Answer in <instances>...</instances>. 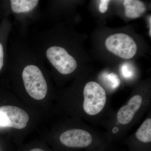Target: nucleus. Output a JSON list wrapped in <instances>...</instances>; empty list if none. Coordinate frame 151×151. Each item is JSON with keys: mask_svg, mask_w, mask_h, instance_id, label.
Instances as JSON below:
<instances>
[{"mask_svg": "<svg viewBox=\"0 0 151 151\" xmlns=\"http://www.w3.org/2000/svg\"><path fill=\"white\" fill-rule=\"evenodd\" d=\"M110 1L109 0H102L100 1L99 5V10L101 13H105L108 9V4Z\"/></svg>", "mask_w": 151, "mask_h": 151, "instance_id": "obj_13", "label": "nucleus"}, {"mask_svg": "<svg viewBox=\"0 0 151 151\" xmlns=\"http://www.w3.org/2000/svg\"><path fill=\"white\" fill-rule=\"evenodd\" d=\"M29 120L28 114L21 108L11 105L0 107V127L21 129Z\"/></svg>", "mask_w": 151, "mask_h": 151, "instance_id": "obj_5", "label": "nucleus"}, {"mask_svg": "<svg viewBox=\"0 0 151 151\" xmlns=\"http://www.w3.org/2000/svg\"><path fill=\"white\" fill-rule=\"evenodd\" d=\"M135 137L138 140L145 143L151 141V119H146L137 130Z\"/></svg>", "mask_w": 151, "mask_h": 151, "instance_id": "obj_10", "label": "nucleus"}, {"mask_svg": "<svg viewBox=\"0 0 151 151\" xmlns=\"http://www.w3.org/2000/svg\"><path fill=\"white\" fill-rule=\"evenodd\" d=\"M60 142L66 147L72 148H84L92 143L93 138L90 133L81 129L67 130L60 135Z\"/></svg>", "mask_w": 151, "mask_h": 151, "instance_id": "obj_6", "label": "nucleus"}, {"mask_svg": "<svg viewBox=\"0 0 151 151\" xmlns=\"http://www.w3.org/2000/svg\"><path fill=\"white\" fill-rule=\"evenodd\" d=\"M83 108L87 115L94 116L101 113L106 104V92L100 84L89 81L85 84L83 90Z\"/></svg>", "mask_w": 151, "mask_h": 151, "instance_id": "obj_3", "label": "nucleus"}, {"mask_svg": "<svg viewBox=\"0 0 151 151\" xmlns=\"http://www.w3.org/2000/svg\"><path fill=\"white\" fill-rule=\"evenodd\" d=\"M19 78L24 91L33 99H44L49 90L46 65L33 45L20 40L10 42L6 66Z\"/></svg>", "mask_w": 151, "mask_h": 151, "instance_id": "obj_1", "label": "nucleus"}, {"mask_svg": "<svg viewBox=\"0 0 151 151\" xmlns=\"http://www.w3.org/2000/svg\"><path fill=\"white\" fill-rule=\"evenodd\" d=\"M12 29V25L9 17H2L0 22V72L6 64L8 41Z\"/></svg>", "mask_w": 151, "mask_h": 151, "instance_id": "obj_8", "label": "nucleus"}, {"mask_svg": "<svg viewBox=\"0 0 151 151\" xmlns=\"http://www.w3.org/2000/svg\"><path fill=\"white\" fill-rule=\"evenodd\" d=\"M108 80L111 82L112 88L113 89L117 88L120 84V80L118 76L115 73H112L109 74L108 76Z\"/></svg>", "mask_w": 151, "mask_h": 151, "instance_id": "obj_11", "label": "nucleus"}, {"mask_svg": "<svg viewBox=\"0 0 151 151\" xmlns=\"http://www.w3.org/2000/svg\"><path fill=\"white\" fill-rule=\"evenodd\" d=\"M105 46L115 55L124 59H130L137 53V44L130 36L117 33L110 36L105 40Z\"/></svg>", "mask_w": 151, "mask_h": 151, "instance_id": "obj_4", "label": "nucleus"}, {"mask_svg": "<svg viewBox=\"0 0 151 151\" xmlns=\"http://www.w3.org/2000/svg\"><path fill=\"white\" fill-rule=\"evenodd\" d=\"M29 151H44L43 150H42L40 149H33L32 150H31Z\"/></svg>", "mask_w": 151, "mask_h": 151, "instance_id": "obj_15", "label": "nucleus"}, {"mask_svg": "<svg viewBox=\"0 0 151 151\" xmlns=\"http://www.w3.org/2000/svg\"><path fill=\"white\" fill-rule=\"evenodd\" d=\"M149 24H150V36H151V16H150V18H149Z\"/></svg>", "mask_w": 151, "mask_h": 151, "instance_id": "obj_14", "label": "nucleus"}, {"mask_svg": "<svg viewBox=\"0 0 151 151\" xmlns=\"http://www.w3.org/2000/svg\"><path fill=\"white\" fill-rule=\"evenodd\" d=\"M122 74L125 77H129L133 75L132 68L128 63H124L122 68Z\"/></svg>", "mask_w": 151, "mask_h": 151, "instance_id": "obj_12", "label": "nucleus"}, {"mask_svg": "<svg viewBox=\"0 0 151 151\" xmlns=\"http://www.w3.org/2000/svg\"><path fill=\"white\" fill-rule=\"evenodd\" d=\"M40 4V1L38 0L0 1L2 17L13 15L18 23L21 32L24 35L29 26L39 18Z\"/></svg>", "mask_w": 151, "mask_h": 151, "instance_id": "obj_2", "label": "nucleus"}, {"mask_svg": "<svg viewBox=\"0 0 151 151\" xmlns=\"http://www.w3.org/2000/svg\"><path fill=\"white\" fill-rule=\"evenodd\" d=\"M142 97L135 95L130 98L127 105L122 106L116 115L117 122L122 125L129 124L143 104Z\"/></svg>", "mask_w": 151, "mask_h": 151, "instance_id": "obj_7", "label": "nucleus"}, {"mask_svg": "<svg viewBox=\"0 0 151 151\" xmlns=\"http://www.w3.org/2000/svg\"><path fill=\"white\" fill-rule=\"evenodd\" d=\"M2 18V15L1 13V11H0V19H1Z\"/></svg>", "mask_w": 151, "mask_h": 151, "instance_id": "obj_16", "label": "nucleus"}, {"mask_svg": "<svg viewBox=\"0 0 151 151\" xmlns=\"http://www.w3.org/2000/svg\"><path fill=\"white\" fill-rule=\"evenodd\" d=\"M125 15L130 18H137L146 12L145 6L141 1L138 0H125L123 3Z\"/></svg>", "mask_w": 151, "mask_h": 151, "instance_id": "obj_9", "label": "nucleus"}]
</instances>
